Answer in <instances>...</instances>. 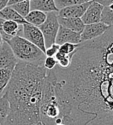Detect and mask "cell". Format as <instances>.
Listing matches in <instances>:
<instances>
[{
	"label": "cell",
	"instance_id": "obj_1",
	"mask_svg": "<svg viewBox=\"0 0 113 125\" xmlns=\"http://www.w3.org/2000/svg\"><path fill=\"white\" fill-rule=\"evenodd\" d=\"M66 125H113V26L49 71Z\"/></svg>",
	"mask_w": 113,
	"mask_h": 125
},
{
	"label": "cell",
	"instance_id": "obj_2",
	"mask_svg": "<svg viewBox=\"0 0 113 125\" xmlns=\"http://www.w3.org/2000/svg\"><path fill=\"white\" fill-rule=\"evenodd\" d=\"M47 73L44 66L17 62L3 91L10 102V113L1 125H43L40 107Z\"/></svg>",
	"mask_w": 113,
	"mask_h": 125
},
{
	"label": "cell",
	"instance_id": "obj_3",
	"mask_svg": "<svg viewBox=\"0 0 113 125\" xmlns=\"http://www.w3.org/2000/svg\"><path fill=\"white\" fill-rule=\"evenodd\" d=\"M43 125L63 123V114L48 70L45 80L40 107Z\"/></svg>",
	"mask_w": 113,
	"mask_h": 125
},
{
	"label": "cell",
	"instance_id": "obj_4",
	"mask_svg": "<svg viewBox=\"0 0 113 125\" xmlns=\"http://www.w3.org/2000/svg\"><path fill=\"white\" fill-rule=\"evenodd\" d=\"M16 58L21 62L44 66L46 55L37 46L21 36H16L7 42Z\"/></svg>",
	"mask_w": 113,
	"mask_h": 125
},
{
	"label": "cell",
	"instance_id": "obj_5",
	"mask_svg": "<svg viewBox=\"0 0 113 125\" xmlns=\"http://www.w3.org/2000/svg\"><path fill=\"white\" fill-rule=\"evenodd\" d=\"M47 17L45 22L38 28L42 32L44 40L45 48H48L55 44L56 38L57 36L60 24L58 20V12H51L46 13Z\"/></svg>",
	"mask_w": 113,
	"mask_h": 125
},
{
	"label": "cell",
	"instance_id": "obj_6",
	"mask_svg": "<svg viewBox=\"0 0 113 125\" xmlns=\"http://www.w3.org/2000/svg\"><path fill=\"white\" fill-rule=\"evenodd\" d=\"M23 38L37 46L45 54L46 48L45 45V40L40 30L38 27L33 26L29 23L23 25Z\"/></svg>",
	"mask_w": 113,
	"mask_h": 125
},
{
	"label": "cell",
	"instance_id": "obj_7",
	"mask_svg": "<svg viewBox=\"0 0 113 125\" xmlns=\"http://www.w3.org/2000/svg\"><path fill=\"white\" fill-rule=\"evenodd\" d=\"M110 27L102 22L85 25L83 32L81 34V43L100 38Z\"/></svg>",
	"mask_w": 113,
	"mask_h": 125
},
{
	"label": "cell",
	"instance_id": "obj_8",
	"mask_svg": "<svg viewBox=\"0 0 113 125\" xmlns=\"http://www.w3.org/2000/svg\"><path fill=\"white\" fill-rule=\"evenodd\" d=\"M103 8L104 7L100 4L91 1L87 11L81 18L84 24L87 25L100 22Z\"/></svg>",
	"mask_w": 113,
	"mask_h": 125
},
{
	"label": "cell",
	"instance_id": "obj_9",
	"mask_svg": "<svg viewBox=\"0 0 113 125\" xmlns=\"http://www.w3.org/2000/svg\"><path fill=\"white\" fill-rule=\"evenodd\" d=\"M55 43L60 46L66 43L79 45L81 43V35L60 25Z\"/></svg>",
	"mask_w": 113,
	"mask_h": 125
},
{
	"label": "cell",
	"instance_id": "obj_10",
	"mask_svg": "<svg viewBox=\"0 0 113 125\" xmlns=\"http://www.w3.org/2000/svg\"><path fill=\"white\" fill-rule=\"evenodd\" d=\"M91 1L85 4L65 7L58 12V17L60 18H81L87 11Z\"/></svg>",
	"mask_w": 113,
	"mask_h": 125
},
{
	"label": "cell",
	"instance_id": "obj_11",
	"mask_svg": "<svg viewBox=\"0 0 113 125\" xmlns=\"http://www.w3.org/2000/svg\"><path fill=\"white\" fill-rule=\"evenodd\" d=\"M19 61L14 56L10 45L3 41L0 47V68L14 65L15 66Z\"/></svg>",
	"mask_w": 113,
	"mask_h": 125
},
{
	"label": "cell",
	"instance_id": "obj_12",
	"mask_svg": "<svg viewBox=\"0 0 113 125\" xmlns=\"http://www.w3.org/2000/svg\"><path fill=\"white\" fill-rule=\"evenodd\" d=\"M30 3V11L38 10L45 13L58 12L54 0H32Z\"/></svg>",
	"mask_w": 113,
	"mask_h": 125
},
{
	"label": "cell",
	"instance_id": "obj_13",
	"mask_svg": "<svg viewBox=\"0 0 113 125\" xmlns=\"http://www.w3.org/2000/svg\"><path fill=\"white\" fill-rule=\"evenodd\" d=\"M58 22L61 26L68 29L76 33L81 34L85 25L81 18H60L58 17Z\"/></svg>",
	"mask_w": 113,
	"mask_h": 125
},
{
	"label": "cell",
	"instance_id": "obj_14",
	"mask_svg": "<svg viewBox=\"0 0 113 125\" xmlns=\"http://www.w3.org/2000/svg\"><path fill=\"white\" fill-rule=\"evenodd\" d=\"M0 18L4 20L15 22L19 25H24L27 23L25 18L14 11L11 7H6L4 10L0 11Z\"/></svg>",
	"mask_w": 113,
	"mask_h": 125
},
{
	"label": "cell",
	"instance_id": "obj_15",
	"mask_svg": "<svg viewBox=\"0 0 113 125\" xmlns=\"http://www.w3.org/2000/svg\"><path fill=\"white\" fill-rule=\"evenodd\" d=\"M47 17L46 13L38 10L30 11V13L25 17V20L27 23L39 27L45 21Z\"/></svg>",
	"mask_w": 113,
	"mask_h": 125
},
{
	"label": "cell",
	"instance_id": "obj_16",
	"mask_svg": "<svg viewBox=\"0 0 113 125\" xmlns=\"http://www.w3.org/2000/svg\"><path fill=\"white\" fill-rule=\"evenodd\" d=\"M16 66V65H15ZM15 66L11 65L0 68V92L2 93L10 83Z\"/></svg>",
	"mask_w": 113,
	"mask_h": 125
},
{
	"label": "cell",
	"instance_id": "obj_17",
	"mask_svg": "<svg viewBox=\"0 0 113 125\" xmlns=\"http://www.w3.org/2000/svg\"><path fill=\"white\" fill-rule=\"evenodd\" d=\"M0 96V125L4 123L10 113V105L7 94L2 92Z\"/></svg>",
	"mask_w": 113,
	"mask_h": 125
},
{
	"label": "cell",
	"instance_id": "obj_18",
	"mask_svg": "<svg viewBox=\"0 0 113 125\" xmlns=\"http://www.w3.org/2000/svg\"><path fill=\"white\" fill-rule=\"evenodd\" d=\"M92 1L93 0H54L55 4L58 11L65 7H71L74 5H79Z\"/></svg>",
	"mask_w": 113,
	"mask_h": 125
},
{
	"label": "cell",
	"instance_id": "obj_19",
	"mask_svg": "<svg viewBox=\"0 0 113 125\" xmlns=\"http://www.w3.org/2000/svg\"><path fill=\"white\" fill-rule=\"evenodd\" d=\"M11 7L23 18H25L30 12V1L25 0L13 6H11Z\"/></svg>",
	"mask_w": 113,
	"mask_h": 125
},
{
	"label": "cell",
	"instance_id": "obj_20",
	"mask_svg": "<svg viewBox=\"0 0 113 125\" xmlns=\"http://www.w3.org/2000/svg\"><path fill=\"white\" fill-rule=\"evenodd\" d=\"M72 55L73 53L67 55H64L58 52L54 57L57 62V65H58L61 68H67L70 65Z\"/></svg>",
	"mask_w": 113,
	"mask_h": 125
},
{
	"label": "cell",
	"instance_id": "obj_21",
	"mask_svg": "<svg viewBox=\"0 0 113 125\" xmlns=\"http://www.w3.org/2000/svg\"><path fill=\"white\" fill-rule=\"evenodd\" d=\"M101 22L109 27L113 26V10L110 9L108 7L103 8L101 17Z\"/></svg>",
	"mask_w": 113,
	"mask_h": 125
},
{
	"label": "cell",
	"instance_id": "obj_22",
	"mask_svg": "<svg viewBox=\"0 0 113 125\" xmlns=\"http://www.w3.org/2000/svg\"><path fill=\"white\" fill-rule=\"evenodd\" d=\"M77 47H78V45H74L71 43H66L60 46L58 52L64 55H68L73 53L77 48Z\"/></svg>",
	"mask_w": 113,
	"mask_h": 125
},
{
	"label": "cell",
	"instance_id": "obj_23",
	"mask_svg": "<svg viewBox=\"0 0 113 125\" xmlns=\"http://www.w3.org/2000/svg\"><path fill=\"white\" fill-rule=\"evenodd\" d=\"M57 65V62L54 57H46L45 62H44V67L48 70H53Z\"/></svg>",
	"mask_w": 113,
	"mask_h": 125
},
{
	"label": "cell",
	"instance_id": "obj_24",
	"mask_svg": "<svg viewBox=\"0 0 113 125\" xmlns=\"http://www.w3.org/2000/svg\"><path fill=\"white\" fill-rule=\"evenodd\" d=\"M60 48V45H56V43L53 44L50 48H47L45 50V55L47 57H55L56 53L58 52V50Z\"/></svg>",
	"mask_w": 113,
	"mask_h": 125
},
{
	"label": "cell",
	"instance_id": "obj_25",
	"mask_svg": "<svg viewBox=\"0 0 113 125\" xmlns=\"http://www.w3.org/2000/svg\"><path fill=\"white\" fill-rule=\"evenodd\" d=\"M92 1H94V2L100 4L102 6H103L104 7H109L110 5L113 4V0H93Z\"/></svg>",
	"mask_w": 113,
	"mask_h": 125
},
{
	"label": "cell",
	"instance_id": "obj_26",
	"mask_svg": "<svg viewBox=\"0 0 113 125\" xmlns=\"http://www.w3.org/2000/svg\"><path fill=\"white\" fill-rule=\"evenodd\" d=\"M9 0H0V11L4 10L6 7H7Z\"/></svg>",
	"mask_w": 113,
	"mask_h": 125
},
{
	"label": "cell",
	"instance_id": "obj_27",
	"mask_svg": "<svg viewBox=\"0 0 113 125\" xmlns=\"http://www.w3.org/2000/svg\"><path fill=\"white\" fill-rule=\"evenodd\" d=\"M25 0H9L8 1V4H7V7H11L13 6L16 4H18L20 2H22Z\"/></svg>",
	"mask_w": 113,
	"mask_h": 125
},
{
	"label": "cell",
	"instance_id": "obj_28",
	"mask_svg": "<svg viewBox=\"0 0 113 125\" xmlns=\"http://www.w3.org/2000/svg\"><path fill=\"white\" fill-rule=\"evenodd\" d=\"M2 42H3V40H2L1 35V34H0V47H1V44H2Z\"/></svg>",
	"mask_w": 113,
	"mask_h": 125
},
{
	"label": "cell",
	"instance_id": "obj_29",
	"mask_svg": "<svg viewBox=\"0 0 113 125\" xmlns=\"http://www.w3.org/2000/svg\"><path fill=\"white\" fill-rule=\"evenodd\" d=\"M66 125L65 124H63V123H60V124H56V125Z\"/></svg>",
	"mask_w": 113,
	"mask_h": 125
},
{
	"label": "cell",
	"instance_id": "obj_30",
	"mask_svg": "<svg viewBox=\"0 0 113 125\" xmlns=\"http://www.w3.org/2000/svg\"><path fill=\"white\" fill-rule=\"evenodd\" d=\"M25 1H31L32 0H25Z\"/></svg>",
	"mask_w": 113,
	"mask_h": 125
},
{
	"label": "cell",
	"instance_id": "obj_31",
	"mask_svg": "<svg viewBox=\"0 0 113 125\" xmlns=\"http://www.w3.org/2000/svg\"><path fill=\"white\" fill-rule=\"evenodd\" d=\"M1 94H2V93H1V92H0V96H1Z\"/></svg>",
	"mask_w": 113,
	"mask_h": 125
}]
</instances>
